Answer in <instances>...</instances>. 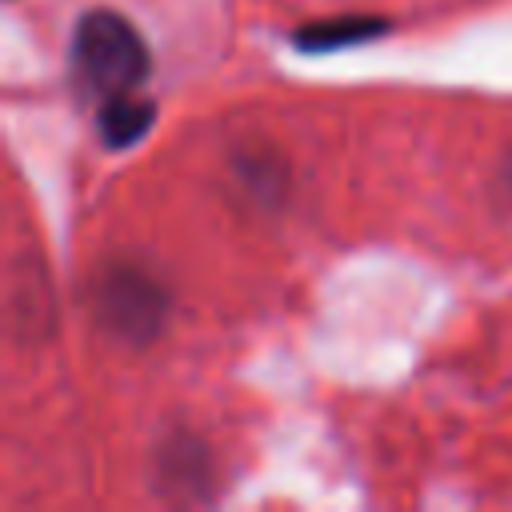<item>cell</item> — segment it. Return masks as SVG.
Segmentation results:
<instances>
[{"mask_svg": "<svg viewBox=\"0 0 512 512\" xmlns=\"http://www.w3.org/2000/svg\"><path fill=\"white\" fill-rule=\"evenodd\" d=\"M384 28H388V20H380V16H336V20L304 24L292 40H296V48H304V52H332V48H348V44L376 40Z\"/></svg>", "mask_w": 512, "mask_h": 512, "instance_id": "277c9868", "label": "cell"}, {"mask_svg": "<svg viewBox=\"0 0 512 512\" xmlns=\"http://www.w3.org/2000/svg\"><path fill=\"white\" fill-rule=\"evenodd\" d=\"M68 64H72L80 92H88L96 100L136 92L152 72L144 36L112 8H96L76 20L72 44H68Z\"/></svg>", "mask_w": 512, "mask_h": 512, "instance_id": "6da1fadb", "label": "cell"}, {"mask_svg": "<svg viewBox=\"0 0 512 512\" xmlns=\"http://www.w3.org/2000/svg\"><path fill=\"white\" fill-rule=\"evenodd\" d=\"M152 120H156V104L140 100L136 92H124V96L100 100L96 128H100V140L108 148H132V144H140L148 136Z\"/></svg>", "mask_w": 512, "mask_h": 512, "instance_id": "3957f363", "label": "cell"}, {"mask_svg": "<svg viewBox=\"0 0 512 512\" xmlns=\"http://www.w3.org/2000/svg\"><path fill=\"white\" fill-rule=\"evenodd\" d=\"M96 296H100V320L120 340L144 344L164 324V292L156 280H148L136 268H120V272L104 276Z\"/></svg>", "mask_w": 512, "mask_h": 512, "instance_id": "7a4b0ae2", "label": "cell"}, {"mask_svg": "<svg viewBox=\"0 0 512 512\" xmlns=\"http://www.w3.org/2000/svg\"><path fill=\"white\" fill-rule=\"evenodd\" d=\"M500 188H504V196H508V204H512V156H508V164H504V172H500Z\"/></svg>", "mask_w": 512, "mask_h": 512, "instance_id": "5b68a950", "label": "cell"}]
</instances>
